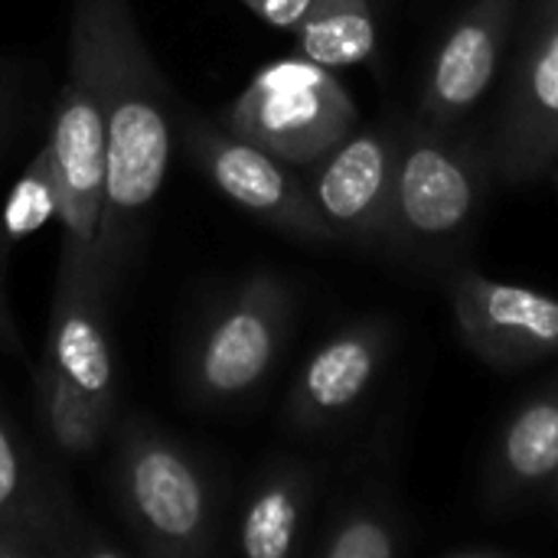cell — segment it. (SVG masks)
<instances>
[{
  "label": "cell",
  "mask_w": 558,
  "mask_h": 558,
  "mask_svg": "<svg viewBox=\"0 0 558 558\" xmlns=\"http://www.w3.org/2000/svg\"><path fill=\"white\" fill-rule=\"evenodd\" d=\"M490 173L487 150L454 137V131L409 118L383 245L422 268L454 265L481 219Z\"/></svg>",
  "instance_id": "cell-2"
},
{
  "label": "cell",
  "mask_w": 558,
  "mask_h": 558,
  "mask_svg": "<svg viewBox=\"0 0 558 558\" xmlns=\"http://www.w3.org/2000/svg\"><path fill=\"white\" fill-rule=\"evenodd\" d=\"M49 219H59V193H56V173H52V154L49 144L33 157L26 173L13 183L3 209H0V232L13 245L36 229H43Z\"/></svg>",
  "instance_id": "cell-20"
},
{
  "label": "cell",
  "mask_w": 558,
  "mask_h": 558,
  "mask_svg": "<svg viewBox=\"0 0 558 558\" xmlns=\"http://www.w3.org/2000/svg\"><path fill=\"white\" fill-rule=\"evenodd\" d=\"M291 33L298 39V56L327 69L360 65L376 49V16L369 0H311Z\"/></svg>",
  "instance_id": "cell-18"
},
{
  "label": "cell",
  "mask_w": 558,
  "mask_h": 558,
  "mask_svg": "<svg viewBox=\"0 0 558 558\" xmlns=\"http://www.w3.org/2000/svg\"><path fill=\"white\" fill-rule=\"evenodd\" d=\"M558 471V379L523 399L490 448L481 500L490 517L507 520L543 500Z\"/></svg>",
  "instance_id": "cell-15"
},
{
  "label": "cell",
  "mask_w": 558,
  "mask_h": 558,
  "mask_svg": "<svg viewBox=\"0 0 558 558\" xmlns=\"http://www.w3.org/2000/svg\"><path fill=\"white\" fill-rule=\"evenodd\" d=\"M402 128H356L317 163L301 167L307 190L343 242H383L392 209Z\"/></svg>",
  "instance_id": "cell-12"
},
{
  "label": "cell",
  "mask_w": 558,
  "mask_h": 558,
  "mask_svg": "<svg viewBox=\"0 0 558 558\" xmlns=\"http://www.w3.org/2000/svg\"><path fill=\"white\" fill-rule=\"evenodd\" d=\"M396 340L399 333L389 317H360L320 340L288 386V432L301 438L343 432L373 399Z\"/></svg>",
  "instance_id": "cell-8"
},
{
  "label": "cell",
  "mask_w": 558,
  "mask_h": 558,
  "mask_svg": "<svg viewBox=\"0 0 558 558\" xmlns=\"http://www.w3.org/2000/svg\"><path fill=\"white\" fill-rule=\"evenodd\" d=\"M108 291L95 268L59 262L56 301L43 363L62 376L85 402L114 418L118 386L105 320Z\"/></svg>",
  "instance_id": "cell-14"
},
{
  "label": "cell",
  "mask_w": 558,
  "mask_h": 558,
  "mask_svg": "<svg viewBox=\"0 0 558 558\" xmlns=\"http://www.w3.org/2000/svg\"><path fill=\"white\" fill-rule=\"evenodd\" d=\"M245 7L278 29H294L304 10L311 7V0H245Z\"/></svg>",
  "instance_id": "cell-21"
},
{
  "label": "cell",
  "mask_w": 558,
  "mask_h": 558,
  "mask_svg": "<svg viewBox=\"0 0 558 558\" xmlns=\"http://www.w3.org/2000/svg\"><path fill=\"white\" fill-rule=\"evenodd\" d=\"M448 298L464 347L497 373L558 356V298L451 265Z\"/></svg>",
  "instance_id": "cell-10"
},
{
  "label": "cell",
  "mask_w": 558,
  "mask_h": 558,
  "mask_svg": "<svg viewBox=\"0 0 558 558\" xmlns=\"http://www.w3.org/2000/svg\"><path fill=\"white\" fill-rule=\"evenodd\" d=\"M242 3H245V0H242Z\"/></svg>",
  "instance_id": "cell-26"
},
{
  "label": "cell",
  "mask_w": 558,
  "mask_h": 558,
  "mask_svg": "<svg viewBox=\"0 0 558 558\" xmlns=\"http://www.w3.org/2000/svg\"><path fill=\"white\" fill-rule=\"evenodd\" d=\"M95 43L105 111V206L98 226V278L111 294L154 206L170 154V85L160 75L131 10V0H75Z\"/></svg>",
  "instance_id": "cell-1"
},
{
  "label": "cell",
  "mask_w": 558,
  "mask_h": 558,
  "mask_svg": "<svg viewBox=\"0 0 558 558\" xmlns=\"http://www.w3.org/2000/svg\"><path fill=\"white\" fill-rule=\"evenodd\" d=\"M294 324V291L271 271L245 275L199 327L186 386L199 405L226 409L252 399L275 373Z\"/></svg>",
  "instance_id": "cell-4"
},
{
  "label": "cell",
  "mask_w": 558,
  "mask_h": 558,
  "mask_svg": "<svg viewBox=\"0 0 558 558\" xmlns=\"http://www.w3.org/2000/svg\"><path fill=\"white\" fill-rule=\"evenodd\" d=\"M0 124H3V88H0Z\"/></svg>",
  "instance_id": "cell-25"
},
{
  "label": "cell",
  "mask_w": 558,
  "mask_h": 558,
  "mask_svg": "<svg viewBox=\"0 0 558 558\" xmlns=\"http://www.w3.org/2000/svg\"><path fill=\"white\" fill-rule=\"evenodd\" d=\"M59 219H62V262L98 271V226L105 206V111L98 92L95 43L78 13H72L69 75L56 108L49 137Z\"/></svg>",
  "instance_id": "cell-6"
},
{
  "label": "cell",
  "mask_w": 558,
  "mask_h": 558,
  "mask_svg": "<svg viewBox=\"0 0 558 558\" xmlns=\"http://www.w3.org/2000/svg\"><path fill=\"white\" fill-rule=\"evenodd\" d=\"M183 147L209 183L258 222L301 242L343 245L298 167L199 114H183Z\"/></svg>",
  "instance_id": "cell-7"
},
{
  "label": "cell",
  "mask_w": 558,
  "mask_h": 558,
  "mask_svg": "<svg viewBox=\"0 0 558 558\" xmlns=\"http://www.w3.org/2000/svg\"><path fill=\"white\" fill-rule=\"evenodd\" d=\"M121 556L69 507L0 409V558Z\"/></svg>",
  "instance_id": "cell-11"
},
{
  "label": "cell",
  "mask_w": 558,
  "mask_h": 558,
  "mask_svg": "<svg viewBox=\"0 0 558 558\" xmlns=\"http://www.w3.org/2000/svg\"><path fill=\"white\" fill-rule=\"evenodd\" d=\"M114 497L147 556L199 558L219 549V497L203 464L147 422H128L114 448Z\"/></svg>",
  "instance_id": "cell-3"
},
{
  "label": "cell",
  "mask_w": 558,
  "mask_h": 558,
  "mask_svg": "<svg viewBox=\"0 0 558 558\" xmlns=\"http://www.w3.org/2000/svg\"><path fill=\"white\" fill-rule=\"evenodd\" d=\"M553 517H558V471H556V477L549 481V487H546V494H543V500H539Z\"/></svg>",
  "instance_id": "cell-23"
},
{
  "label": "cell",
  "mask_w": 558,
  "mask_h": 558,
  "mask_svg": "<svg viewBox=\"0 0 558 558\" xmlns=\"http://www.w3.org/2000/svg\"><path fill=\"white\" fill-rule=\"evenodd\" d=\"M219 124L301 170L360 128V108L327 65L291 56L258 69Z\"/></svg>",
  "instance_id": "cell-5"
},
{
  "label": "cell",
  "mask_w": 558,
  "mask_h": 558,
  "mask_svg": "<svg viewBox=\"0 0 558 558\" xmlns=\"http://www.w3.org/2000/svg\"><path fill=\"white\" fill-rule=\"evenodd\" d=\"M412 549L405 513L386 490H343L307 543L311 558H392Z\"/></svg>",
  "instance_id": "cell-17"
},
{
  "label": "cell",
  "mask_w": 558,
  "mask_h": 558,
  "mask_svg": "<svg viewBox=\"0 0 558 558\" xmlns=\"http://www.w3.org/2000/svg\"><path fill=\"white\" fill-rule=\"evenodd\" d=\"M487 157L507 183L539 180L558 160V0H536Z\"/></svg>",
  "instance_id": "cell-9"
},
{
  "label": "cell",
  "mask_w": 558,
  "mask_h": 558,
  "mask_svg": "<svg viewBox=\"0 0 558 558\" xmlns=\"http://www.w3.org/2000/svg\"><path fill=\"white\" fill-rule=\"evenodd\" d=\"M314 504L317 471L307 461H265L239 513V553L245 558H291L307 553Z\"/></svg>",
  "instance_id": "cell-16"
},
{
  "label": "cell",
  "mask_w": 558,
  "mask_h": 558,
  "mask_svg": "<svg viewBox=\"0 0 558 558\" xmlns=\"http://www.w3.org/2000/svg\"><path fill=\"white\" fill-rule=\"evenodd\" d=\"M36 392H39V415H43V425L52 438V445L62 451V454H72V458H85L92 454L108 428L114 425L111 415L98 412L92 402H85L62 376H56L46 363L39 366V376H36Z\"/></svg>",
  "instance_id": "cell-19"
},
{
  "label": "cell",
  "mask_w": 558,
  "mask_h": 558,
  "mask_svg": "<svg viewBox=\"0 0 558 558\" xmlns=\"http://www.w3.org/2000/svg\"><path fill=\"white\" fill-rule=\"evenodd\" d=\"M546 177H549V180H553V183H556V186H558V160H556V163H553V170H549Z\"/></svg>",
  "instance_id": "cell-24"
},
{
  "label": "cell",
  "mask_w": 558,
  "mask_h": 558,
  "mask_svg": "<svg viewBox=\"0 0 558 558\" xmlns=\"http://www.w3.org/2000/svg\"><path fill=\"white\" fill-rule=\"evenodd\" d=\"M517 13L520 0H471L458 13L428 62L415 118L441 131L461 128L500 72Z\"/></svg>",
  "instance_id": "cell-13"
},
{
  "label": "cell",
  "mask_w": 558,
  "mask_h": 558,
  "mask_svg": "<svg viewBox=\"0 0 558 558\" xmlns=\"http://www.w3.org/2000/svg\"><path fill=\"white\" fill-rule=\"evenodd\" d=\"M445 558H494V556H513L510 546H454V549H445Z\"/></svg>",
  "instance_id": "cell-22"
}]
</instances>
